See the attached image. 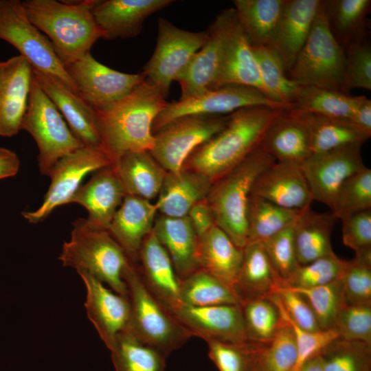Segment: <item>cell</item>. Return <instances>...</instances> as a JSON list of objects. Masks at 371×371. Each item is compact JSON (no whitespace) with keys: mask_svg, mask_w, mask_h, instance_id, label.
I'll return each instance as SVG.
<instances>
[{"mask_svg":"<svg viewBox=\"0 0 371 371\" xmlns=\"http://www.w3.org/2000/svg\"><path fill=\"white\" fill-rule=\"evenodd\" d=\"M260 145L276 161L302 164L312 155L309 130L293 107L282 109L271 122Z\"/></svg>","mask_w":371,"mask_h":371,"instance_id":"25","label":"cell"},{"mask_svg":"<svg viewBox=\"0 0 371 371\" xmlns=\"http://www.w3.org/2000/svg\"><path fill=\"white\" fill-rule=\"evenodd\" d=\"M123 278L131 308L126 330L166 357L193 337L149 291L133 262L129 261Z\"/></svg>","mask_w":371,"mask_h":371,"instance_id":"6","label":"cell"},{"mask_svg":"<svg viewBox=\"0 0 371 371\" xmlns=\"http://www.w3.org/2000/svg\"><path fill=\"white\" fill-rule=\"evenodd\" d=\"M138 258L142 278L149 291L172 314L182 303L180 279L164 247L152 230L144 239Z\"/></svg>","mask_w":371,"mask_h":371,"instance_id":"24","label":"cell"},{"mask_svg":"<svg viewBox=\"0 0 371 371\" xmlns=\"http://www.w3.org/2000/svg\"><path fill=\"white\" fill-rule=\"evenodd\" d=\"M237 23L234 8L223 10L217 14L206 30L205 43L175 79L181 90L179 100L211 89L227 41Z\"/></svg>","mask_w":371,"mask_h":371,"instance_id":"15","label":"cell"},{"mask_svg":"<svg viewBox=\"0 0 371 371\" xmlns=\"http://www.w3.org/2000/svg\"><path fill=\"white\" fill-rule=\"evenodd\" d=\"M339 338L371 345V305L344 303L333 328Z\"/></svg>","mask_w":371,"mask_h":371,"instance_id":"54","label":"cell"},{"mask_svg":"<svg viewBox=\"0 0 371 371\" xmlns=\"http://www.w3.org/2000/svg\"><path fill=\"white\" fill-rule=\"evenodd\" d=\"M287 288L306 300L322 330H333L338 313L345 303L340 279L315 287Z\"/></svg>","mask_w":371,"mask_h":371,"instance_id":"45","label":"cell"},{"mask_svg":"<svg viewBox=\"0 0 371 371\" xmlns=\"http://www.w3.org/2000/svg\"><path fill=\"white\" fill-rule=\"evenodd\" d=\"M296 110L309 130L312 154L362 146L371 136L350 120Z\"/></svg>","mask_w":371,"mask_h":371,"instance_id":"37","label":"cell"},{"mask_svg":"<svg viewBox=\"0 0 371 371\" xmlns=\"http://www.w3.org/2000/svg\"><path fill=\"white\" fill-rule=\"evenodd\" d=\"M359 145L312 154L301 164L313 201L333 210L337 194L350 177L364 169Z\"/></svg>","mask_w":371,"mask_h":371,"instance_id":"16","label":"cell"},{"mask_svg":"<svg viewBox=\"0 0 371 371\" xmlns=\"http://www.w3.org/2000/svg\"><path fill=\"white\" fill-rule=\"evenodd\" d=\"M242 259L243 249L238 247L228 235L216 225L199 238V269L216 277L232 289Z\"/></svg>","mask_w":371,"mask_h":371,"instance_id":"31","label":"cell"},{"mask_svg":"<svg viewBox=\"0 0 371 371\" xmlns=\"http://www.w3.org/2000/svg\"><path fill=\"white\" fill-rule=\"evenodd\" d=\"M345 67V51L328 28L322 0L309 36L289 71L290 78L300 86L341 91Z\"/></svg>","mask_w":371,"mask_h":371,"instance_id":"7","label":"cell"},{"mask_svg":"<svg viewBox=\"0 0 371 371\" xmlns=\"http://www.w3.org/2000/svg\"><path fill=\"white\" fill-rule=\"evenodd\" d=\"M341 221L343 243L355 254L371 251V210L356 213Z\"/></svg>","mask_w":371,"mask_h":371,"instance_id":"55","label":"cell"},{"mask_svg":"<svg viewBox=\"0 0 371 371\" xmlns=\"http://www.w3.org/2000/svg\"><path fill=\"white\" fill-rule=\"evenodd\" d=\"M241 308L247 340L267 346L282 322L276 305L268 298H258L244 302Z\"/></svg>","mask_w":371,"mask_h":371,"instance_id":"43","label":"cell"},{"mask_svg":"<svg viewBox=\"0 0 371 371\" xmlns=\"http://www.w3.org/2000/svg\"><path fill=\"white\" fill-rule=\"evenodd\" d=\"M346 262L334 254L306 265H299L280 286L311 288L333 282L340 279Z\"/></svg>","mask_w":371,"mask_h":371,"instance_id":"49","label":"cell"},{"mask_svg":"<svg viewBox=\"0 0 371 371\" xmlns=\"http://www.w3.org/2000/svg\"><path fill=\"white\" fill-rule=\"evenodd\" d=\"M227 85L251 87L264 93L251 46L238 21L227 41L211 89Z\"/></svg>","mask_w":371,"mask_h":371,"instance_id":"30","label":"cell"},{"mask_svg":"<svg viewBox=\"0 0 371 371\" xmlns=\"http://www.w3.org/2000/svg\"><path fill=\"white\" fill-rule=\"evenodd\" d=\"M260 106L289 109L293 108L294 104L275 102L254 87L223 85L188 99L168 102L155 117L152 132L154 135L172 121L186 116H222L230 115L243 108Z\"/></svg>","mask_w":371,"mask_h":371,"instance_id":"10","label":"cell"},{"mask_svg":"<svg viewBox=\"0 0 371 371\" xmlns=\"http://www.w3.org/2000/svg\"><path fill=\"white\" fill-rule=\"evenodd\" d=\"M109 350L115 371H165L166 357L126 329Z\"/></svg>","mask_w":371,"mask_h":371,"instance_id":"42","label":"cell"},{"mask_svg":"<svg viewBox=\"0 0 371 371\" xmlns=\"http://www.w3.org/2000/svg\"><path fill=\"white\" fill-rule=\"evenodd\" d=\"M292 371H324L320 355L309 359Z\"/></svg>","mask_w":371,"mask_h":371,"instance_id":"60","label":"cell"},{"mask_svg":"<svg viewBox=\"0 0 371 371\" xmlns=\"http://www.w3.org/2000/svg\"><path fill=\"white\" fill-rule=\"evenodd\" d=\"M157 210L150 201L126 194L108 232L133 262L146 236L153 230Z\"/></svg>","mask_w":371,"mask_h":371,"instance_id":"26","label":"cell"},{"mask_svg":"<svg viewBox=\"0 0 371 371\" xmlns=\"http://www.w3.org/2000/svg\"><path fill=\"white\" fill-rule=\"evenodd\" d=\"M294 224L262 243L273 269L280 279L278 286L286 281L299 265L294 243Z\"/></svg>","mask_w":371,"mask_h":371,"instance_id":"53","label":"cell"},{"mask_svg":"<svg viewBox=\"0 0 371 371\" xmlns=\"http://www.w3.org/2000/svg\"><path fill=\"white\" fill-rule=\"evenodd\" d=\"M276 160L261 145L244 160L212 183L206 201L215 225L243 249L247 242L249 199L257 177Z\"/></svg>","mask_w":371,"mask_h":371,"instance_id":"4","label":"cell"},{"mask_svg":"<svg viewBox=\"0 0 371 371\" xmlns=\"http://www.w3.org/2000/svg\"><path fill=\"white\" fill-rule=\"evenodd\" d=\"M322 0H286L271 45L289 71L306 43Z\"/></svg>","mask_w":371,"mask_h":371,"instance_id":"27","label":"cell"},{"mask_svg":"<svg viewBox=\"0 0 371 371\" xmlns=\"http://www.w3.org/2000/svg\"><path fill=\"white\" fill-rule=\"evenodd\" d=\"M286 0H234L237 19L252 47H271Z\"/></svg>","mask_w":371,"mask_h":371,"instance_id":"35","label":"cell"},{"mask_svg":"<svg viewBox=\"0 0 371 371\" xmlns=\"http://www.w3.org/2000/svg\"><path fill=\"white\" fill-rule=\"evenodd\" d=\"M324 371H371V345L337 338L321 352Z\"/></svg>","mask_w":371,"mask_h":371,"instance_id":"44","label":"cell"},{"mask_svg":"<svg viewBox=\"0 0 371 371\" xmlns=\"http://www.w3.org/2000/svg\"><path fill=\"white\" fill-rule=\"evenodd\" d=\"M340 280L345 303L371 305V252L347 260Z\"/></svg>","mask_w":371,"mask_h":371,"instance_id":"47","label":"cell"},{"mask_svg":"<svg viewBox=\"0 0 371 371\" xmlns=\"http://www.w3.org/2000/svg\"><path fill=\"white\" fill-rule=\"evenodd\" d=\"M279 284L262 243H247L243 248L242 262L233 289L241 303L267 297Z\"/></svg>","mask_w":371,"mask_h":371,"instance_id":"32","label":"cell"},{"mask_svg":"<svg viewBox=\"0 0 371 371\" xmlns=\"http://www.w3.org/2000/svg\"><path fill=\"white\" fill-rule=\"evenodd\" d=\"M153 231L168 252L179 279L199 269L197 237L187 216L156 218Z\"/></svg>","mask_w":371,"mask_h":371,"instance_id":"28","label":"cell"},{"mask_svg":"<svg viewBox=\"0 0 371 371\" xmlns=\"http://www.w3.org/2000/svg\"><path fill=\"white\" fill-rule=\"evenodd\" d=\"M346 67L341 92L360 88L371 90V45L368 39L344 49Z\"/></svg>","mask_w":371,"mask_h":371,"instance_id":"52","label":"cell"},{"mask_svg":"<svg viewBox=\"0 0 371 371\" xmlns=\"http://www.w3.org/2000/svg\"><path fill=\"white\" fill-rule=\"evenodd\" d=\"M113 165L127 194L148 201L157 197L167 171L148 151L127 152Z\"/></svg>","mask_w":371,"mask_h":371,"instance_id":"34","label":"cell"},{"mask_svg":"<svg viewBox=\"0 0 371 371\" xmlns=\"http://www.w3.org/2000/svg\"><path fill=\"white\" fill-rule=\"evenodd\" d=\"M251 371H262L261 368H260V363H259V357H258L256 363H255V365H254V366Z\"/></svg>","mask_w":371,"mask_h":371,"instance_id":"61","label":"cell"},{"mask_svg":"<svg viewBox=\"0 0 371 371\" xmlns=\"http://www.w3.org/2000/svg\"><path fill=\"white\" fill-rule=\"evenodd\" d=\"M229 119V115L177 119L154 134L149 153L167 172H177L183 169L190 154L223 130Z\"/></svg>","mask_w":371,"mask_h":371,"instance_id":"12","label":"cell"},{"mask_svg":"<svg viewBox=\"0 0 371 371\" xmlns=\"http://www.w3.org/2000/svg\"><path fill=\"white\" fill-rule=\"evenodd\" d=\"M127 194L113 164L95 172L82 185L71 203H78L88 212V224L108 231L113 217Z\"/></svg>","mask_w":371,"mask_h":371,"instance_id":"23","label":"cell"},{"mask_svg":"<svg viewBox=\"0 0 371 371\" xmlns=\"http://www.w3.org/2000/svg\"><path fill=\"white\" fill-rule=\"evenodd\" d=\"M337 221L331 212H318L311 207L302 210L293 226L295 253L300 265L335 254L330 237Z\"/></svg>","mask_w":371,"mask_h":371,"instance_id":"33","label":"cell"},{"mask_svg":"<svg viewBox=\"0 0 371 371\" xmlns=\"http://www.w3.org/2000/svg\"><path fill=\"white\" fill-rule=\"evenodd\" d=\"M95 0L22 1L29 20L50 41L66 67L89 53L103 33L92 14Z\"/></svg>","mask_w":371,"mask_h":371,"instance_id":"3","label":"cell"},{"mask_svg":"<svg viewBox=\"0 0 371 371\" xmlns=\"http://www.w3.org/2000/svg\"><path fill=\"white\" fill-rule=\"evenodd\" d=\"M86 288L85 307L100 339L110 349L130 318L128 296L118 294L85 271H78Z\"/></svg>","mask_w":371,"mask_h":371,"instance_id":"19","label":"cell"},{"mask_svg":"<svg viewBox=\"0 0 371 371\" xmlns=\"http://www.w3.org/2000/svg\"><path fill=\"white\" fill-rule=\"evenodd\" d=\"M111 164L101 148L83 146L63 157L48 175L51 182L43 202L36 210L23 212V217L33 224L43 221L56 207L71 203L87 175Z\"/></svg>","mask_w":371,"mask_h":371,"instance_id":"13","label":"cell"},{"mask_svg":"<svg viewBox=\"0 0 371 371\" xmlns=\"http://www.w3.org/2000/svg\"><path fill=\"white\" fill-rule=\"evenodd\" d=\"M328 28L344 49L368 39L370 0L323 1Z\"/></svg>","mask_w":371,"mask_h":371,"instance_id":"36","label":"cell"},{"mask_svg":"<svg viewBox=\"0 0 371 371\" xmlns=\"http://www.w3.org/2000/svg\"><path fill=\"white\" fill-rule=\"evenodd\" d=\"M167 103L161 91L144 79L117 103L95 111L102 146L112 163L127 152H150L153 123Z\"/></svg>","mask_w":371,"mask_h":371,"instance_id":"1","label":"cell"},{"mask_svg":"<svg viewBox=\"0 0 371 371\" xmlns=\"http://www.w3.org/2000/svg\"><path fill=\"white\" fill-rule=\"evenodd\" d=\"M20 168V161L12 150L0 147V179L16 175Z\"/></svg>","mask_w":371,"mask_h":371,"instance_id":"59","label":"cell"},{"mask_svg":"<svg viewBox=\"0 0 371 371\" xmlns=\"http://www.w3.org/2000/svg\"><path fill=\"white\" fill-rule=\"evenodd\" d=\"M303 210L284 208L251 194L247 214V243H263L293 225Z\"/></svg>","mask_w":371,"mask_h":371,"instance_id":"38","label":"cell"},{"mask_svg":"<svg viewBox=\"0 0 371 371\" xmlns=\"http://www.w3.org/2000/svg\"><path fill=\"white\" fill-rule=\"evenodd\" d=\"M361 98L362 95L352 96L333 89L298 85L293 107L302 111L351 122Z\"/></svg>","mask_w":371,"mask_h":371,"instance_id":"39","label":"cell"},{"mask_svg":"<svg viewBox=\"0 0 371 371\" xmlns=\"http://www.w3.org/2000/svg\"><path fill=\"white\" fill-rule=\"evenodd\" d=\"M33 76L55 104L75 137L85 146L102 148L95 111L54 77L34 69Z\"/></svg>","mask_w":371,"mask_h":371,"instance_id":"21","label":"cell"},{"mask_svg":"<svg viewBox=\"0 0 371 371\" xmlns=\"http://www.w3.org/2000/svg\"><path fill=\"white\" fill-rule=\"evenodd\" d=\"M267 298L276 305L282 319L287 323L293 330L297 350V359L293 370L309 359L319 355L328 344L339 338L337 333L334 330L309 332L302 329L287 315L276 293L270 294Z\"/></svg>","mask_w":371,"mask_h":371,"instance_id":"51","label":"cell"},{"mask_svg":"<svg viewBox=\"0 0 371 371\" xmlns=\"http://www.w3.org/2000/svg\"><path fill=\"white\" fill-rule=\"evenodd\" d=\"M179 294L182 305L190 306L242 304L231 287L201 269L180 280Z\"/></svg>","mask_w":371,"mask_h":371,"instance_id":"41","label":"cell"},{"mask_svg":"<svg viewBox=\"0 0 371 371\" xmlns=\"http://www.w3.org/2000/svg\"><path fill=\"white\" fill-rule=\"evenodd\" d=\"M212 185L207 177L192 170L167 172L155 203L157 212L168 217L186 216L194 204L206 199Z\"/></svg>","mask_w":371,"mask_h":371,"instance_id":"29","label":"cell"},{"mask_svg":"<svg viewBox=\"0 0 371 371\" xmlns=\"http://www.w3.org/2000/svg\"><path fill=\"white\" fill-rule=\"evenodd\" d=\"M157 30L155 49L142 74L166 98L172 82L204 45L207 33L179 28L164 18H159Z\"/></svg>","mask_w":371,"mask_h":371,"instance_id":"11","label":"cell"},{"mask_svg":"<svg viewBox=\"0 0 371 371\" xmlns=\"http://www.w3.org/2000/svg\"><path fill=\"white\" fill-rule=\"evenodd\" d=\"M371 208V170L367 167L350 177L340 188L331 212L337 220Z\"/></svg>","mask_w":371,"mask_h":371,"instance_id":"46","label":"cell"},{"mask_svg":"<svg viewBox=\"0 0 371 371\" xmlns=\"http://www.w3.org/2000/svg\"><path fill=\"white\" fill-rule=\"evenodd\" d=\"M33 80V68L22 56L0 61V135L22 130Z\"/></svg>","mask_w":371,"mask_h":371,"instance_id":"18","label":"cell"},{"mask_svg":"<svg viewBox=\"0 0 371 371\" xmlns=\"http://www.w3.org/2000/svg\"><path fill=\"white\" fill-rule=\"evenodd\" d=\"M264 93L271 100L293 105L298 85L286 74L280 55L271 47H252Z\"/></svg>","mask_w":371,"mask_h":371,"instance_id":"40","label":"cell"},{"mask_svg":"<svg viewBox=\"0 0 371 371\" xmlns=\"http://www.w3.org/2000/svg\"><path fill=\"white\" fill-rule=\"evenodd\" d=\"M351 122L371 135V100L364 95L358 104Z\"/></svg>","mask_w":371,"mask_h":371,"instance_id":"58","label":"cell"},{"mask_svg":"<svg viewBox=\"0 0 371 371\" xmlns=\"http://www.w3.org/2000/svg\"><path fill=\"white\" fill-rule=\"evenodd\" d=\"M22 129L35 140L39 170L47 176L60 158L85 146L34 76Z\"/></svg>","mask_w":371,"mask_h":371,"instance_id":"8","label":"cell"},{"mask_svg":"<svg viewBox=\"0 0 371 371\" xmlns=\"http://www.w3.org/2000/svg\"><path fill=\"white\" fill-rule=\"evenodd\" d=\"M173 2L172 0H95L92 14L104 39L133 38L140 34L147 17Z\"/></svg>","mask_w":371,"mask_h":371,"instance_id":"22","label":"cell"},{"mask_svg":"<svg viewBox=\"0 0 371 371\" xmlns=\"http://www.w3.org/2000/svg\"><path fill=\"white\" fill-rule=\"evenodd\" d=\"M208 355L219 371H251L265 346L206 340Z\"/></svg>","mask_w":371,"mask_h":371,"instance_id":"48","label":"cell"},{"mask_svg":"<svg viewBox=\"0 0 371 371\" xmlns=\"http://www.w3.org/2000/svg\"><path fill=\"white\" fill-rule=\"evenodd\" d=\"M0 39L13 45L33 69L54 77L77 94L50 41L29 20L21 1L0 0Z\"/></svg>","mask_w":371,"mask_h":371,"instance_id":"9","label":"cell"},{"mask_svg":"<svg viewBox=\"0 0 371 371\" xmlns=\"http://www.w3.org/2000/svg\"><path fill=\"white\" fill-rule=\"evenodd\" d=\"M172 314L193 337L232 344L249 342L245 333L241 305H181Z\"/></svg>","mask_w":371,"mask_h":371,"instance_id":"17","label":"cell"},{"mask_svg":"<svg viewBox=\"0 0 371 371\" xmlns=\"http://www.w3.org/2000/svg\"><path fill=\"white\" fill-rule=\"evenodd\" d=\"M297 359V350L293 330L282 319L273 338L264 347L259 356L261 370L292 371Z\"/></svg>","mask_w":371,"mask_h":371,"instance_id":"50","label":"cell"},{"mask_svg":"<svg viewBox=\"0 0 371 371\" xmlns=\"http://www.w3.org/2000/svg\"><path fill=\"white\" fill-rule=\"evenodd\" d=\"M187 216L198 238L215 225L213 213L206 199L194 204L189 210Z\"/></svg>","mask_w":371,"mask_h":371,"instance_id":"57","label":"cell"},{"mask_svg":"<svg viewBox=\"0 0 371 371\" xmlns=\"http://www.w3.org/2000/svg\"><path fill=\"white\" fill-rule=\"evenodd\" d=\"M58 259L64 267L85 271L114 292L128 296L123 275L129 258L108 231L91 227L86 218L73 223L71 238L63 243Z\"/></svg>","mask_w":371,"mask_h":371,"instance_id":"5","label":"cell"},{"mask_svg":"<svg viewBox=\"0 0 371 371\" xmlns=\"http://www.w3.org/2000/svg\"><path fill=\"white\" fill-rule=\"evenodd\" d=\"M78 95L95 111L106 109L128 95L144 79L126 74L95 60L91 53L67 66Z\"/></svg>","mask_w":371,"mask_h":371,"instance_id":"14","label":"cell"},{"mask_svg":"<svg viewBox=\"0 0 371 371\" xmlns=\"http://www.w3.org/2000/svg\"><path fill=\"white\" fill-rule=\"evenodd\" d=\"M273 293H277L287 315L295 324L309 332L322 330L310 305L301 295L281 286Z\"/></svg>","mask_w":371,"mask_h":371,"instance_id":"56","label":"cell"},{"mask_svg":"<svg viewBox=\"0 0 371 371\" xmlns=\"http://www.w3.org/2000/svg\"><path fill=\"white\" fill-rule=\"evenodd\" d=\"M282 110L260 106L232 113L223 129L198 146L183 168L214 182L260 145L267 128Z\"/></svg>","mask_w":371,"mask_h":371,"instance_id":"2","label":"cell"},{"mask_svg":"<svg viewBox=\"0 0 371 371\" xmlns=\"http://www.w3.org/2000/svg\"><path fill=\"white\" fill-rule=\"evenodd\" d=\"M278 206L303 210L313 201L301 164L275 161L256 178L251 192Z\"/></svg>","mask_w":371,"mask_h":371,"instance_id":"20","label":"cell"}]
</instances>
